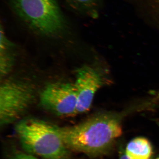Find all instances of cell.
<instances>
[{
  "label": "cell",
  "instance_id": "1",
  "mask_svg": "<svg viewBox=\"0 0 159 159\" xmlns=\"http://www.w3.org/2000/svg\"><path fill=\"white\" fill-rule=\"evenodd\" d=\"M58 128L69 150L91 157L106 152L122 133L119 117L107 113L97 114L77 125Z\"/></svg>",
  "mask_w": 159,
  "mask_h": 159
},
{
  "label": "cell",
  "instance_id": "2",
  "mask_svg": "<svg viewBox=\"0 0 159 159\" xmlns=\"http://www.w3.org/2000/svg\"><path fill=\"white\" fill-rule=\"evenodd\" d=\"M15 129L27 153L43 159H69L70 150L58 126L41 119L28 118L18 122Z\"/></svg>",
  "mask_w": 159,
  "mask_h": 159
},
{
  "label": "cell",
  "instance_id": "3",
  "mask_svg": "<svg viewBox=\"0 0 159 159\" xmlns=\"http://www.w3.org/2000/svg\"><path fill=\"white\" fill-rule=\"evenodd\" d=\"M10 1L18 16L40 34L53 36L65 28V19L56 0Z\"/></svg>",
  "mask_w": 159,
  "mask_h": 159
},
{
  "label": "cell",
  "instance_id": "4",
  "mask_svg": "<svg viewBox=\"0 0 159 159\" xmlns=\"http://www.w3.org/2000/svg\"><path fill=\"white\" fill-rule=\"evenodd\" d=\"M33 88L26 83L7 80L0 87V124L6 125L18 120L34 100Z\"/></svg>",
  "mask_w": 159,
  "mask_h": 159
},
{
  "label": "cell",
  "instance_id": "5",
  "mask_svg": "<svg viewBox=\"0 0 159 159\" xmlns=\"http://www.w3.org/2000/svg\"><path fill=\"white\" fill-rule=\"evenodd\" d=\"M108 71L84 66L76 71L74 85L77 90L76 114H82L91 107L96 93L111 82Z\"/></svg>",
  "mask_w": 159,
  "mask_h": 159
},
{
  "label": "cell",
  "instance_id": "6",
  "mask_svg": "<svg viewBox=\"0 0 159 159\" xmlns=\"http://www.w3.org/2000/svg\"><path fill=\"white\" fill-rule=\"evenodd\" d=\"M40 101L43 107L57 116H68L76 114L77 93L74 84H49L41 93Z\"/></svg>",
  "mask_w": 159,
  "mask_h": 159
},
{
  "label": "cell",
  "instance_id": "7",
  "mask_svg": "<svg viewBox=\"0 0 159 159\" xmlns=\"http://www.w3.org/2000/svg\"><path fill=\"white\" fill-rule=\"evenodd\" d=\"M125 152L130 159H151L152 155V146L148 139L138 137L128 143Z\"/></svg>",
  "mask_w": 159,
  "mask_h": 159
},
{
  "label": "cell",
  "instance_id": "8",
  "mask_svg": "<svg viewBox=\"0 0 159 159\" xmlns=\"http://www.w3.org/2000/svg\"><path fill=\"white\" fill-rule=\"evenodd\" d=\"M142 15L148 21L159 26V0H131Z\"/></svg>",
  "mask_w": 159,
  "mask_h": 159
},
{
  "label": "cell",
  "instance_id": "9",
  "mask_svg": "<svg viewBox=\"0 0 159 159\" xmlns=\"http://www.w3.org/2000/svg\"><path fill=\"white\" fill-rule=\"evenodd\" d=\"M74 9L93 18L99 14L102 0H67Z\"/></svg>",
  "mask_w": 159,
  "mask_h": 159
},
{
  "label": "cell",
  "instance_id": "10",
  "mask_svg": "<svg viewBox=\"0 0 159 159\" xmlns=\"http://www.w3.org/2000/svg\"><path fill=\"white\" fill-rule=\"evenodd\" d=\"M11 46V43L5 36L2 31V28L1 29V75L5 76L10 71L13 63V60L10 55L8 54V49Z\"/></svg>",
  "mask_w": 159,
  "mask_h": 159
},
{
  "label": "cell",
  "instance_id": "11",
  "mask_svg": "<svg viewBox=\"0 0 159 159\" xmlns=\"http://www.w3.org/2000/svg\"><path fill=\"white\" fill-rule=\"evenodd\" d=\"M9 159H43L39 158L38 157L35 156L33 155L27 153H24V152H17V153H14L10 157Z\"/></svg>",
  "mask_w": 159,
  "mask_h": 159
},
{
  "label": "cell",
  "instance_id": "12",
  "mask_svg": "<svg viewBox=\"0 0 159 159\" xmlns=\"http://www.w3.org/2000/svg\"><path fill=\"white\" fill-rule=\"evenodd\" d=\"M130 159L126 154L125 152H124V153L122 154L121 156L120 157V159Z\"/></svg>",
  "mask_w": 159,
  "mask_h": 159
},
{
  "label": "cell",
  "instance_id": "13",
  "mask_svg": "<svg viewBox=\"0 0 159 159\" xmlns=\"http://www.w3.org/2000/svg\"><path fill=\"white\" fill-rule=\"evenodd\" d=\"M156 159H159V156Z\"/></svg>",
  "mask_w": 159,
  "mask_h": 159
}]
</instances>
